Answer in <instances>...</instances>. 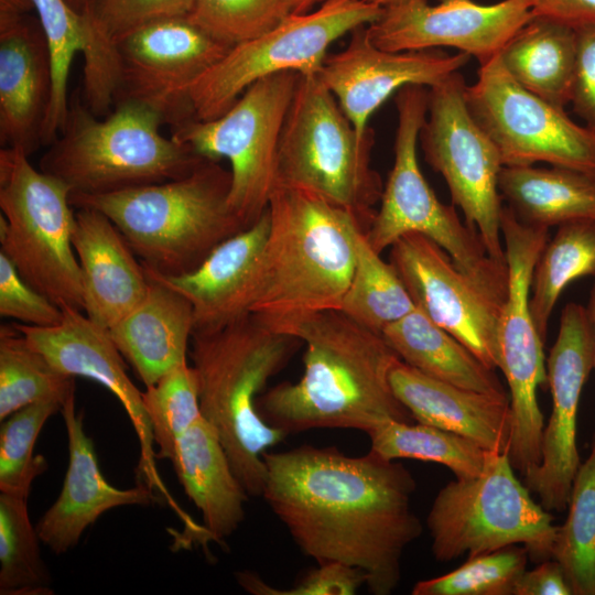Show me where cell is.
I'll return each mask as SVG.
<instances>
[{"instance_id": "6da1fadb", "label": "cell", "mask_w": 595, "mask_h": 595, "mask_svg": "<svg viewBox=\"0 0 595 595\" xmlns=\"http://www.w3.org/2000/svg\"><path fill=\"white\" fill-rule=\"evenodd\" d=\"M263 461L261 497L303 554L358 567L370 593L391 594L404 550L423 530L411 508L413 475L372 450L349 456L301 445L266 452Z\"/></svg>"}, {"instance_id": "7a4b0ae2", "label": "cell", "mask_w": 595, "mask_h": 595, "mask_svg": "<svg viewBox=\"0 0 595 595\" xmlns=\"http://www.w3.org/2000/svg\"><path fill=\"white\" fill-rule=\"evenodd\" d=\"M273 329L305 344L303 374L258 398L263 421L285 435L313 429L366 434L388 421L412 422L394 396L389 372L400 357L381 334L339 310L288 320Z\"/></svg>"}, {"instance_id": "3957f363", "label": "cell", "mask_w": 595, "mask_h": 595, "mask_svg": "<svg viewBox=\"0 0 595 595\" xmlns=\"http://www.w3.org/2000/svg\"><path fill=\"white\" fill-rule=\"evenodd\" d=\"M270 228L250 313L273 327L312 313L340 310L367 225L351 210L313 193L275 186Z\"/></svg>"}, {"instance_id": "277c9868", "label": "cell", "mask_w": 595, "mask_h": 595, "mask_svg": "<svg viewBox=\"0 0 595 595\" xmlns=\"http://www.w3.org/2000/svg\"><path fill=\"white\" fill-rule=\"evenodd\" d=\"M191 343L202 416L216 430L248 495L262 496L263 454L286 435L263 421L257 400L301 342L250 313L219 331L194 334Z\"/></svg>"}, {"instance_id": "5b68a950", "label": "cell", "mask_w": 595, "mask_h": 595, "mask_svg": "<svg viewBox=\"0 0 595 595\" xmlns=\"http://www.w3.org/2000/svg\"><path fill=\"white\" fill-rule=\"evenodd\" d=\"M230 182V171L206 158L178 178L107 194H71L69 202L106 215L144 269L181 275L246 228L229 206Z\"/></svg>"}, {"instance_id": "8992f818", "label": "cell", "mask_w": 595, "mask_h": 595, "mask_svg": "<svg viewBox=\"0 0 595 595\" xmlns=\"http://www.w3.org/2000/svg\"><path fill=\"white\" fill-rule=\"evenodd\" d=\"M159 112L122 101L95 116L73 94L65 126L48 145L40 170L62 181L71 194L98 195L163 183L191 173L206 158L160 132Z\"/></svg>"}, {"instance_id": "52a82bcc", "label": "cell", "mask_w": 595, "mask_h": 595, "mask_svg": "<svg viewBox=\"0 0 595 595\" xmlns=\"http://www.w3.org/2000/svg\"><path fill=\"white\" fill-rule=\"evenodd\" d=\"M360 134L317 75H300L279 141L275 186L303 190L354 212L369 228L383 185Z\"/></svg>"}, {"instance_id": "ba28073f", "label": "cell", "mask_w": 595, "mask_h": 595, "mask_svg": "<svg viewBox=\"0 0 595 595\" xmlns=\"http://www.w3.org/2000/svg\"><path fill=\"white\" fill-rule=\"evenodd\" d=\"M428 90L425 86L408 85L397 91L393 165L366 238L381 253L402 236L421 234L504 303L508 292L507 262H498L488 255L478 231L458 218L454 205L443 204L436 197L420 170L416 147L428 113Z\"/></svg>"}, {"instance_id": "9c48e42d", "label": "cell", "mask_w": 595, "mask_h": 595, "mask_svg": "<svg viewBox=\"0 0 595 595\" xmlns=\"http://www.w3.org/2000/svg\"><path fill=\"white\" fill-rule=\"evenodd\" d=\"M71 190L17 148L0 149V242L20 275L61 309H84Z\"/></svg>"}, {"instance_id": "30bf717a", "label": "cell", "mask_w": 595, "mask_h": 595, "mask_svg": "<svg viewBox=\"0 0 595 595\" xmlns=\"http://www.w3.org/2000/svg\"><path fill=\"white\" fill-rule=\"evenodd\" d=\"M508 453L489 452L482 474L448 482L426 517L431 550L441 562L523 545L533 562L552 559L558 527L537 504Z\"/></svg>"}, {"instance_id": "8fae6325", "label": "cell", "mask_w": 595, "mask_h": 595, "mask_svg": "<svg viewBox=\"0 0 595 595\" xmlns=\"http://www.w3.org/2000/svg\"><path fill=\"white\" fill-rule=\"evenodd\" d=\"M382 8L365 0H325L292 13L278 26L231 47L190 88L194 118L210 120L228 111L255 82L282 72L317 75L327 48L340 36L367 26Z\"/></svg>"}, {"instance_id": "7c38bea8", "label": "cell", "mask_w": 595, "mask_h": 595, "mask_svg": "<svg viewBox=\"0 0 595 595\" xmlns=\"http://www.w3.org/2000/svg\"><path fill=\"white\" fill-rule=\"evenodd\" d=\"M299 76L295 72L266 76L218 118H191L171 128L172 138L201 156L228 159V203L246 228L266 212L275 187L280 136Z\"/></svg>"}, {"instance_id": "4fadbf2b", "label": "cell", "mask_w": 595, "mask_h": 595, "mask_svg": "<svg viewBox=\"0 0 595 595\" xmlns=\"http://www.w3.org/2000/svg\"><path fill=\"white\" fill-rule=\"evenodd\" d=\"M549 228L527 225L505 206L500 231L508 267V292L498 322V368L509 387L512 435L508 456L522 475L541 461L544 418L538 388L548 383L544 342L530 311L533 271L549 241Z\"/></svg>"}, {"instance_id": "5bb4252c", "label": "cell", "mask_w": 595, "mask_h": 595, "mask_svg": "<svg viewBox=\"0 0 595 595\" xmlns=\"http://www.w3.org/2000/svg\"><path fill=\"white\" fill-rule=\"evenodd\" d=\"M459 72L429 87L428 113L419 140L426 162L440 173L466 224L482 237L488 255L506 263L500 231L504 206L500 154L468 110Z\"/></svg>"}, {"instance_id": "9a60e30c", "label": "cell", "mask_w": 595, "mask_h": 595, "mask_svg": "<svg viewBox=\"0 0 595 595\" xmlns=\"http://www.w3.org/2000/svg\"><path fill=\"white\" fill-rule=\"evenodd\" d=\"M465 99L475 121L496 145L504 166L543 162L595 175V132L519 85L499 54L479 63Z\"/></svg>"}, {"instance_id": "2e32d148", "label": "cell", "mask_w": 595, "mask_h": 595, "mask_svg": "<svg viewBox=\"0 0 595 595\" xmlns=\"http://www.w3.org/2000/svg\"><path fill=\"white\" fill-rule=\"evenodd\" d=\"M230 48L186 18L143 25L116 43V105L143 104L159 112L164 125L171 128L194 118L188 95L191 86Z\"/></svg>"}, {"instance_id": "e0dca14e", "label": "cell", "mask_w": 595, "mask_h": 595, "mask_svg": "<svg viewBox=\"0 0 595 595\" xmlns=\"http://www.w3.org/2000/svg\"><path fill=\"white\" fill-rule=\"evenodd\" d=\"M595 340L588 309L569 303L562 311L556 340L547 359L552 410L544 424L541 461L526 470L523 483L548 511L567 508L581 465L576 418L584 383L594 368Z\"/></svg>"}, {"instance_id": "ac0fdd59", "label": "cell", "mask_w": 595, "mask_h": 595, "mask_svg": "<svg viewBox=\"0 0 595 595\" xmlns=\"http://www.w3.org/2000/svg\"><path fill=\"white\" fill-rule=\"evenodd\" d=\"M389 262L415 306L487 367L498 368V322L504 303L459 270L450 255L421 234L390 247Z\"/></svg>"}, {"instance_id": "d6986e66", "label": "cell", "mask_w": 595, "mask_h": 595, "mask_svg": "<svg viewBox=\"0 0 595 595\" xmlns=\"http://www.w3.org/2000/svg\"><path fill=\"white\" fill-rule=\"evenodd\" d=\"M533 17L528 0L483 4L474 0H407L382 8L366 26L370 42L385 51L453 47L479 63L500 53Z\"/></svg>"}, {"instance_id": "ffe728a7", "label": "cell", "mask_w": 595, "mask_h": 595, "mask_svg": "<svg viewBox=\"0 0 595 595\" xmlns=\"http://www.w3.org/2000/svg\"><path fill=\"white\" fill-rule=\"evenodd\" d=\"M470 56L451 55L437 48L389 52L375 46L366 26L351 32L340 52L327 55L317 74L360 133L370 128V116L393 94L408 85L432 87L458 72Z\"/></svg>"}, {"instance_id": "44dd1931", "label": "cell", "mask_w": 595, "mask_h": 595, "mask_svg": "<svg viewBox=\"0 0 595 595\" xmlns=\"http://www.w3.org/2000/svg\"><path fill=\"white\" fill-rule=\"evenodd\" d=\"M60 324L47 327L14 323L28 342L58 371L84 377L111 391L127 411L141 447L140 469L151 488L160 486L155 470L152 428L144 410L142 392L126 371L122 355L108 328L90 320L83 311L63 309Z\"/></svg>"}, {"instance_id": "7402d4cb", "label": "cell", "mask_w": 595, "mask_h": 595, "mask_svg": "<svg viewBox=\"0 0 595 595\" xmlns=\"http://www.w3.org/2000/svg\"><path fill=\"white\" fill-rule=\"evenodd\" d=\"M270 219L268 208L251 226L219 244L193 271L149 277L184 295L193 307L194 334L219 331L250 314Z\"/></svg>"}, {"instance_id": "603a6c76", "label": "cell", "mask_w": 595, "mask_h": 595, "mask_svg": "<svg viewBox=\"0 0 595 595\" xmlns=\"http://www.w3.org/2000/svg\"><path fill=\"white\" fill-rule=\"evenodd\" d=\"M53 91L50 48L40 22L0 13V144L29 156L43 145Z\"/></svg>"}, {"instance_id": "cb8c5ba5", "label": "cell", "mask_w": 595, "mask_h": 595, "mask_svg": "<svg viewBox=\"0 0 595 595\" xmlns=\"http://www.w3.org/2000/svg\"><path fill=\"white\" fill-rule=\"evenodd\" d=\"M61 412L67 433L68 467L60 496L35 526L41 542L55 554L75 548L83 532L109 509L156 500L147 484L119 489L105 479L93 441L85 433L83 414L76 412L75 392Z\"/></svg>"}, {"instance_id": "d4e9b609", "label": "cell", "mask_w": 595, "mask_h": 595, "mask_svg": "<svg viewBox=\"0 0 595 595\" xmlns=\"http://www.w3.org/2000/svg\"><path fill=\"white\" fill-rule=\"evenodd\" d=\"M76 209L72 240L83 275V312L109 329L144 299L149 277L106 215Z\"/></svg>"}, {"instance_id": "484cf974", "label": "cell", "mask_w": 595, "mask_h": 595, "mask_svg": "<svg viewBox=\"0 0 595 595\" xmlns=\"http://www.w3.org/2000/svg\"><path fill=\"white\" fill-rule=\"evenodd\" d=\"M389 382L416 422L459 434L488 452H509V396L483 393L434 379L401 359L391 367Z\"/></svg>"}, {"instance_id": "4316f807", "label": "cell", "mask_w": 595, "mask_h": 595, "mask_svg": "<svg viewBox=\"0 0 595 595\" xmlns=\"http://www.w3.org/2000/svg\"><path fill=\"white\" fill-rule=\"evenodd\" d=\"M193 328L190 301L149 277L144 299L108 331L122 357L149 387L187 361Z\"/></svg>"}, {"instance_id": "83f0119b", "label": "cell", "mask_w": 595, "mask_h": 595, "mask_svg": "<svg viewBox=\"0 0 595 595\" xmlns=\"http://www.w3.org/2000/svg\"><path fill=\"white\" fill-rule=\"evenodd\" d=\"M171 463L186 495L202 513L207 537L220 541L231 536L245 519L249 495L216 430L203 416L178 439Z\"/></svg>"}, {"instance_id": "f1b7e54d", "label": "cell", "mask_w": 595, "mask_h": 595, "mask_svg": "<svg viewBox=\"0 0 595 595\" xmlns=\"http://www.w3.org/2000/svg\"><path fill=\"white\" fill-rule=\"evenodd\" d=\"M382 336L402 361L429 377L473 391L508 396L495 369L418 307L388 325Z\"/></svg>"}, {"instance_id": "f546056e", "label": "cell", "mask_w": 595, "mask_h": 595, "mask_svg": "<svg viewBox=\"0 0 595 595\" xmlns=\"http://www.w3.org/2000/svg\"><path fill=\"white\" fill-rule=\"evenodd\" d=\"M498 186L507 207L527 225L595 219V175L554 165L502 166Z\"/></svg>"}, {"instance_id": "4dcf8cb0", "label": "cell", "mask_w": 595, "mask_h": 595, "mask_svg": "<svg viewBox=\"0 0 595 595\" xmlns=\"http://www.w3.org/2000/svg\"><path fill=\"white\" fill-rule=\"evenodd\" d=\"M576 29L533 15L499 53L510 76L558 107L570 104L576 60Z\"/></svg>"}, {"instance_id": "1f68e13d", "label": "cell", "mask_w": 595, "mask_h": 595, "mask_svg": "<svg viewBox=\"0 0 595 595\" xmlns=\"http://www.w3.org/2000/svg\"><path fill=\"white\" fill-rule=\"evenodd\" d=\"M595 277V219H577L559 226L536 264L530 311L543 342L548 323L563 290L574 280Z\"/></svg>"}, {"instance_id": "d6a6232c", "label": "cell", "mask_w": 595, "mask_h": 595, "mask_svg": "<svg viewBox=\"0 0 595 595\" xmlns=\"http://www.w3.org/2000/svg\"><path fill=\"white\" fill-rule=\"evenodd\" d=\"M370 450L387 459L433 462L450 468L456 478L483 473L489 452L473 441L428 424L385 421L367 433Z\"/></svg>"}, {"instance_id": "836d02e7", "label": "cell", "mask_w": 595, "mask_h": 595, "mask_svg": "<svg viewBox=\"0 0 595 595\" xmlns=\"http://www.w3.org/2000/svg\"><path fill=\"white\" fill-rule=\"evenodd\" d=\"M365 234H357L355 269L339 311L382 335L416 306L393 266L381 259Z\"/></svg>"}, {"instance_id": "e575fe53", "label": "cell", "mask_w": 595, "mask_h": 595, "mask_svg": "<svg viewBox=\"0 0 595 595\" xmlns=\"http://www.w3.org/2000/svg\"><path fill=\"white\" fill-rule=\"evenodd\" d=\"M75 392V378L54 368L15 327L0 326V420L46 398L65 400Z\"/></svg>"}, {"instance_id": "d590c367", "label": "cell", "mask_w": 595, "mask_h": 595, "mask_svg": "<svg viewBox=\"0 0 595 595\" xmlns=\"http://www.w3.org/2000/svg\"><path fill=\"white\" fill-rule=\"evenodd\" d=\"M552 559L561 565L573 595H595V437L574 477Z\"/></svg>"}, {"instance_id": "8d00e7d4", "label": "cell", "mask_w": 595, "mask_h": 595, "mask_svg": "<svg viewBox=\"0 0 595 595\" xmlns=\"http://www.w3.org/2000/svg\"><path fill=\"white\" fill-rule=\"evenodd\" d=\"M28 498L0 491V594H52V578L42 559Z\"/></svg>"}, {"instance_id": "74e56055", "label": "cell", "mask_w": 595, "mask_h": 595, "mask_svg": "<svg viewBox=\"0 0 595 595\" xmlns=\"http://www.w3.org/2000/svg\"><path fill=\"white\" fill-rule=\"evenodd\" d=\"M31 1L52 58V100L42 137L43 145H50L62 132L67 119L71 65L75 55L85 48L88 18L77 12L66 0Z\"/></svg>"}, {"instance_id": "f35d334b", "label": "cell", "mask_w": 595, "mask_h": 595, "mask_svg": "<svg viewBox=\"0 0 595 595\" xmlns=\"http://www.w3.org/2000/svg\"><path fill=\"white\" fill-rule=\"evenodd\" d=\"M63 401L46 398L30 403L1 421L0 491L29 497L33 480L43 474L47 463L34 455L36 439L45 422L62 410Z\"/></svg>"}, {"instance_id": "ab89813d", "label": "cell", "mask_w": 595, "mask_h": 595, "mask_svg": "<svg viewBox=\"0 0 595 595\" xmlns=\"http://www.w3.org/2000/svg\"><path fill=\"white\" fill-rule=\"evenodd\" d=\"M142 400L158 446L156 458L172 462L178 439L202 416L193 366L185 361L170 370L145 387Z\"/></svg>"}, {"instance_id": "60d3db41", "label": "cell", "mask_w": 595, "mask_h": 595, "mask_svg": "<svg viewBox=\"0 0 595 595\" xmlns=\"http://www.w3.org/2000/svg\"><path fill=\"white\" fill-rule=\"evenodd\" d=\"M296 0H194L186 19L213 40L234 47L278 26Z\"/></svg>"}, {"instance_id": "b9f144b4", "label": "cell", "mask_w": 595, "mask_h": 595, "mask_svg": "<svg viewBox=\"0 0 595 595\" xmlns=\"http://www.w3.org/2000/svg\"><path fill=\"white\" fill-rule=\"evenodd\" d=\"M529 554L520 544L467 558L454 571L419 581L413 595H513Z\"/></svg>"}, {"instance_id": "7bdbcfd3", "label": "cell", "mask_w": 595, "mask_h": 595, "mask_svg": "<svg viewBox=\"0 0 595 595\" xmlns=\"http://www.w3.org/2000/svg\"><path fill=\"white\" fill-rule=\"evenodd\" d=\"M194 0H96L88 17L89 26L84 53L108 56L116 43L149 23L186 18Z\"/></svg>"}, {"instance_id": "ee69618b", "label": "cell", "mask_w": 595, "mask_h": 595, "mask_svg": "<svg viewBox=\"0 0 595 595\" xmlns=\"http://www.w3.org/2000/svg\"><path fill=\"white\" fill-rule=\"evenodd\" d=\"M238 584L256 595H353L366 585L367 575L358 567L331 562L317 564L288 588H277L252 572H237Z\"/></svg>"}, {"instance_id": "f6af8a7d", "label": "cell", "mask_w": 595, "mask_h": 595, "mask_svg": "<svg viewBox=\"0 0 595 595\" xmlns=\"http://www.w3.org/2000/svg\"><path fill=\"white\" fill-rule=\"evenodd\" d=\"M0 315L37 327L54 326L63 309L31 286L11 260L0 251Z\"/></svg>"}, {"instance_id": "bcb514c9", "label": "cell", "mask_w": 595, "mask_h": 595, "mask_svg": "<svg viewBox=\"0 0 595 595\" xmlns=\"http://www.w3.org/2000/svg\"><path fill=\"white\" fill-rule=\"evenodd\" d=\"M577 45L570 104L584 126L595 132V25L576 29Z\"/></svg>"}, {"instance_id": "7dc6e473", "label": "cell", "mask_w": 595, "mask_h": 595, "mask_svg": "<svg viewBox=\"0 0 595 595\" xmlns=\"http://www.w3.org/2000/svg\"><path fill=\"white\" fill-rule=\"evenodd\" d=\"M513 595H573V593L559 562L549 559L521 574L515 585Z\"/></svg>"}, {"instance_id": "c3c4849f", "label": "cell", "mask_w": 595, "mask_h": 595, "mask_svg": "<svg viewBox=\"0 0 595 595\" xmlns=\"http://www.w3.org/2000/svg\"><path fill=\"white\" fill-rule=\"evenodd\" d=\"M533 15L574 29L595 25V0H528Z\"/></svg>"}, {"instance_id": "681fc988", "label": "cell", "mask_w": 595, "mask_h": 595, "mask_svg": "<svg viewBox=\"0 0 595 595\" xmlns=\"http://www.w3.org/2000/svg\"><path fill=\"white\" fill-rule=\"evenodd\" d=\"M31 9V0H0V13L24 14Z\"/></svg>"}, {"instance_id": "f907efd6", "label": "cell", "mask_w": 595, "mask_h": 595, "mask_svg": "<svg viewBox=\"0 0 595 595\" xmlns=\"http://www.w3.org/2000/svg\"><path fill=\"white\" fill-rule=\"evenodd\" d=\"M325 0H296L294 13H304L315 9Z\"/></svg>"}, {"instance_id": "816d5d0a", "label": "cell", "mask_w": 595, "mask_h": 595, "mask_svg": "<svg viewBox=\"0 0 595 595\" xmlns=\"http://www.w3.org/2000/svg\"><path fill=\"white\" fill-rule=\"evenodd\" d=\"M77 12L85 14L90 11L96 0H66Z\"/></svg>"}, {"instance_id": "f5cc1de1", "label": "cell", "mask_w": 595, "mask_h": 595, "mask_svg": "<svg viewBox=\"0 0 595 595\" xmlns=\"http://www.w3.org/2000/svg\"><path fill=\"white\" fill-rule=\"evenodd\" d=\"M587 309H588V313H589L592 324H593L594 340H595V282L593 285V290H592L591 299H589V305ZM594 368H595V357H594Z\"/></svg>"}, {"instance_id": "db71d44e", "label": "cell", "mask_w": 595, "mask_h": 595, "mask_svg": "<svg viewBox=\"0 0 595 595\" xmlns=\"http://www.w3.org/2000/svg\"><path fill=\"white\" fill-rule=\"evenodd\" d=\"M365 1L377 4V6L381 7V8H385V7L396 4V3H400V2H403V1H407V0H365Z\"/></svg>"}]
</instances>
